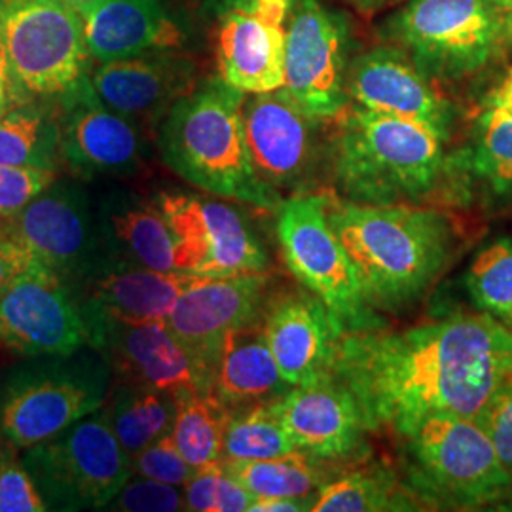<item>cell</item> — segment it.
Segmentation results:
<instances>
[{"instance_id":"6da1fadb","label":"cell","mask_w":512,"mask_h":512,"mask_svg":"<svg viewBox=\"0 0 512 512\" xmlns=\"http://www.w3.org/2000/svg\"><path fill=\"white\" fill-rule=\"evenodd\" d=\"M332 374L361 404L370 433L401 439L433 416L475 420L512 378V329L476 310L410 329L346 332Z\"/></svg>"},{"instance_id":"7a4b0ae2","label":"cell","mask_w":512,"mask_h":512,"mask_svg":"<svg viewBox=\"0 0 512 512\" xmlns=\"http://www.w3.org/2000/svg\"><path fill=\"white\" fill-rule=\"evenodd\" d=\"M327 217L368 306L382 313L418 304L458 251L456 222L431 205H363L327 192Z\"/></svg>"},{"instance_id":"3957f363","label":"cell","mask_w":512,"mask_h":512,"mask_svg":"<svg viewBox=\"0 0 512 512\" xmlns=\"http://www.w3.org/2000/svg\"><path fill=\"white\" fill-rule=\"evenodd\" d=\"M329 141L330 177L340 198L363 205H429L454 194L446 139L414 122L349 103Z\"/></svg>"},{"instance_id":"277c9868","label":"cell","mask_w":512,"mask_h":512,"mask_svg":"<svg viewBox=\"0 0 512 512\" xmlns=\"http://www.w3.org/2000/svg\"><path fill=\"white\" fill-rule=\"evenodd\" d=\"M243 103L245 93L220 76L198 82L158 124V150L175 175L205 194L277 211L285 198L256 175Z\"/></svg>"},{"instance_id":"5b68a950","label":"cell","mask_w":512,"mask_h":512,"mask_svg":"<svg viewBox=\"0 0 512 512\" xmlns=\"http://www.w3.org/2000/svg\"><path fill=\"white\" fill-rule=\"evenodd\" d=\"M399 440V476L421 511H475L512 495V478L475 420L433 416Z\"/></svg>"},{"instance_id":"8992f818","label":"cell","mask_w":512,"mask_h":512,"mask_svg":"<svg viewBox=\"0 0 512 512\" xmlns=\"http://www.w3.org/2000/svg\"><path fill=\"white\" fill-rule=\"evenodd\" d=\"M112 368L99 349L35 357L0 382V439L27 450L97 412L109 395Z\"/></svg>"},{"instance_id":"52a82bcc","label":"cell","mask_w":512,"mask_h":512,"mask_svg":"<svg viewBox=\"0 0 512 512\" xmlns=\"http://www.w3.org/2000/svg\"><path fill=\"white\" fill-rule=\"evenodd\" d=\"M433 82L482 71L511 42L512 14L486 0H408L380 27Z\"/></svg>"},{"instance_id":"ba28073f","label":"cell","mask_w":512,"mask_h":512,"mask_svg":"<svg viewBox=\"0 0 512 512\" xmlns=\"http://www.w3.org/2000/svg\"><path fill=\"white\" fill-rule=\"evenodd\" d=\"M275 234L285 266L296 281L321 298L342 332L384 329L361 291L348 251L330 226L327 192H302L277 207Z\"/></svg>"},{"instance_id":"9c48e42d","label":"cell","mask_w":512,"mask_h":512,"mask_svg":"<svg viewBox=\"0 0 512 512\" xmlns=\"http://www.w3.org/2000/svg\"><path fill=\"white\" fill-rule=\"evenodd\" d=\"M0 33L29 101H57L90 76L84 21L65 0H0Z\"/></svg>"},{"instance_id":"30bf717a","label":"cell","mask_w":512,"mask_h":512,"mask_svg":"<svg viewBox=\"0 0 512 512\" xmlns=\"http://www.w3.org/2000/svg\"><path fill=\"white\" fill-rule=\"evenodd\" d=\"M21 461L50 511L107 509L129 478L131 456L101 408L52 439L25 450Z\"/></svg>"},{"instance_id":"8fae6325","label":"cell","mask_w":512,"mask_h":512,"mask_svg":"<svg viewBox=\"0 0 512 512\" xmlns=\"http://www.w3.org/2000/svg\"><path fill=\"white\" fill-rule=\"evenodd\" d=\"M154 200L173 230L177 272L228 277L270 270L266 247L236 205L183 190L158 192Z\"/></svg>"},{"instance_id":"7c38bea8","label":"cell","mask_w":512,"mask_h":512,"mask_svg":"<svg viewBox=\"0 0 512 512\" xmlns=\"http://www.w3.org/2000/svg\"><path fill=\"white\" fill-rule=\"evenodd\" d=\"M285 31L283 90L311 116L336 120L349 105V19L323 0H291Z\"/></svg>"},{"instance_id":"4fadbf2b","label":"cell","mask_w":512,"mask_h":512,"mask_svg":"<svg viewBox=\"0 0 512 512\" xmlns=\"http://www.w3.org/2000/svg\"><path fill=\"white\" fill-rule=\"evenodd\" d=\"M2 232L18 238L73 289L110 264L97 205L74 181L55 179Z\"/></svg>"},{"instance_id":"5bb4252c","label":"cell","mask_w":512,"mask_h":512,"mask_svg":"<svg viewBox=\"0 0 512 512\" xmlns=\"http://www.w3.org/2000/svg\"><path fill=\"white\" fill-rule=\"evenodd\" d=\"M243 122L258 179L281 196L310 192L321 165L329 160V143H321L323 120L308 114L281 88L245 95Z\"/></svg>"},{"instance_id":"9a60e30c","label":"cell","mask_w":512,"mask_h":512,"mask_svg":"<svg viewBox=\"0 0 512 512\" xmlns=\"http://www.w3.org/2000/svg\"><path fill=\"white\" fill-rule=\"evenodd\" d=\"M0 344L19 357H65L90 346L78 294L37 262L0 296Z\"/></svg>"},{"instance_id":"2e32d148","label":"cell","mask_w":512,"mask_h":512,"mask_svg":"<svg viewBox=\"0 0 512 512\" xmlns=\"http://www.w3.org/2000/svg\"><path fill=\"white\" fill-rule=\"evenodd\" d=\"M61 162L76 177H131L147 158L143 128L109 109L93 92L90 76L55 101Z\"/></svg>"},{"instance_id":"e0dca14e","label":"cell","mask_w":512,"mask_h":512,"mask_svg":"<svg viewBox=\"0 0 512 512\" xmlns=\"http://www.w3.org/2000/svg\"><path fill=\"white\" fill-rule=\"evenodd\" d=\"M275 416L291 435L298 452L334 467L365 461L368 425L355 395L334 374L294 385L272 403Z\"/></svg>"},{"instance_id":"ac0fdd59","label":"cell","mask_w":512,"mask_h":512,"mask_svg":"<svg viewBox=\"0 0 512 512\" xmlns=\"http://www.w3.org/2000/svg\"><path fill=\"white\" fill-rule=\"evenodd\" d=\"M270 275L203 277L181 294L167 327L181 340L213 380V370L230 332L256 323L268 302Z\"/></svg>"},{"instance_id":"d6986e66","label":"cell","mask_w":512,"mask_h":512,"mask_svg":"<svg viewBox=\"0 0 512 512\" xmlns=\"http://www.w3.org/2000/svg\"><path fill=\"white\" fill-rule=\"evenodd\" d=\"M348 95L351 105L414 122L446 141L452 135L454 105L421 73L412 57L393 44L351 59Z\"/></svg>"},{"instance_id":"ffe728a7","label":"cell","mask_w":512,"mask_h":512,"mask_svg":"<svg viewBox=\"0 0 512 512\" xmlns=\"http://www.w3.org/2000/svg\"><path fill=\"white\" fill-rule=\"evenodd\" d=\"M90 346L103 353L116 380L173 395L183 389L211 393V376L165 321L101 323L90 330Z\"/></svg>"},{"instance_id":"44dd1931","label":"cell","mask_w":512,"mask_h":512,"mask_svg":"<svg viewBox=\"0 0 512 512\" xmlns=\"http://www.w3.org/2000/svg\"><path fill=\"white\" fill-rule=\"evenodd\" d=\"M291 0H256L219 16L217 71L245 95L285 86V27Z\"/></svg>"},{"instance_id":"7402d4cb","label":"cell","mask_w":512,"mask_h":512,"mask_svg":"<svg viewBox=\"0 0 512 512\" xmlns=\"http://www.w3.org/2000/svg\"><path fill=\"white\" fill-rule=\"evenodd\" d=\"M262 327L275 363L293 387L332 374L334 355L344 332L321 298L304 287L270 294Z\"/></svg>"},{"instance_id":"603a6c76","label":"cell","mask_w":512,"mask_h":512,"mask_svg":"<svg viewBox=\"0 0 512 512\" xmlns=\"http://www.w3.org/2000/svg\"><path fill=\"white\" fill-rule=\"evenodd\" d=\"M90 84L109 109L141 128H158L173 103L196 88L198 69L181 52H158L99 63Z\"/></svg>"},{"instance_id":"cb8c5ba5","label":"cell","mask_w":512,"mask_h":512,"mask_svg":"<svg viewBox=\"0 0 512 512\" xmlns=\"http://www.w3.org/2000/svg\"><path fill=\"white\" fill-rule=\"evenodd\" d=\"M202 279L203 275L110 262L74 291L92 330L101 323L167 321L181 294Z\"/></svg>"},{"instance_id":"d4e9b609","label":"cell","mask_w":512,"mask_h":512,"mask_svg":"<svg viewBox=\"0 0 512 512\" xmlns=\"http://www.w3.org/2000/svg\"><path fill=\"white\" fill-rule=\"evenodd\" d=\"M78 12L88 52L97 63L181 52L186 42L183 23L162 0H99Z\"/></svg>"},{"instance_id":"484cf974","label":"cell","mask_w":512,"mask_h":512,"mask_svg":"<svg viewBox=\"0 0 512 512\" xmlns=\"http://www.w3.org/2000/svg\"><path fill=\"white\" fill-rule=\"evenodd\" d=\"M97 215L110 262L177 272L173 230L154 198L110 192L97 203Z\"/></svg>"},{"instance_id":"4316f807","label":"cell","mask_w":512,"mask_h":512,"mask_svg":"<svg viewBox=\"0 0 512 512\" xmlns=\"http://www.w3.org/2000/svg\"><path fill=\"white\" fill-rule=\"evenodd\" d=\"M291 389L275 363L262 319L228 334L213 370L211 393L230 412L275 403Z\"/></svg>"},{"instance_id":"83f0119b","label":"cell","mask_w":512,"mask_h":512,"mask_svg":"<svg viewBox=\"0 0 512 512\" xmlns=\"http://www.w3.org/2000/svg\"><path fill=\"white\" fill-rule=\"evenodd\" d=\"M101 412L129 456H135L152 442L171 433L177 403L173 393L114 380Z\"/></svg>"},{"instance_id":"f1b7e54d","label":"cell","mask_w":512,"mask_h":512,"mask_svg":"<svg viewBox=\"0 0 512 512\" xmlns=\"http://www.w3.org/2000/svg\"><path fill=\"white\" fill-rule=\"evenodd\" d=\"M452 167L454 196L475 183L488 198L512 202V118L484 107L471 147L459 160H452Z\"/></svg>"},{"instance_id":"f546056e","label":"cell","mask_w":512,"mask_h":512,"mask_svg":"<svg viewBox=\"0 0 512 512\" xmlns=\"http://www.w3.org/2000/svg\"><path fill=\"white\" fill-rule=\"evenodd\" d=\"M61 164L55 101H27L0 116V165L57 173Z\"/></svg>"},{"instance_id":"4dcf8cb0","label":"cell","mask_w":512,"mask_h":512,"mask_svg":"<svg viewBox=\"0 0 512 512\" xmlns=\"http://www.w3.org/2000/svg\"><path fill=\"white\" fill-rule=\"evenodd\" d=\"M311 511H421V507L404 490L399 473L385 465H355L348 473H340L319 490Z\"/></svg>"},{"instance_id":"1f68e13d","label":"cell","mask_w":512,"mask_h":512,"mask_svg":"<svg viewBox=\"0 0 512 512\" xmlns=\"http://www.w3.org/2000/svg\"><path fill=\"white\" fill-rule=\"evenodd\" d=\"M255 497H317L319 490L340 475V469L304 452L255 461H220Z\"/></svg>"},{"instance_id":"d6a6232c","label":"cell","mask_w":512,"mask_h":512,"mask_svg":"<svg viewBox=\"0 0 512 512\" xmlns=\"http://www.w3.org/2000/svg\"><path fill=\"white\" fill-rule=\"evenodd\" d=\"M175 421L171 439L184 459L200 469L220 461L224 431L232 412L213 393L183 389L175 393Z\"/></svg>"},{"instance_id":"836d02e7","label":"cell","mask_w":512,"mask_h":512,"mask_svg":"<svg viewBox=\"0 0 512 512\" xmlns=\"http://www.w3.org/2000/svg\"><path fill=\"white\" fill-rule=\"evenodd\" d=\"M298 452L291 435L275 416L272 403L232 412L224 431L220 461H255Z\"/></svg>"},{"instance_id":"e575fe53","label":"cell","mask_w":512,"mask_h":512,"mask_svg":"<svg viewBox=\"0 0 512 512\" xmlns=\"http://www.w3.org/2000/svg\"><path fill=\"white\" fill-rule=\"evenodd\" d=\"M463 285L476 310L503 323L512 317V239H497L482 249L463 277Z\"/></svg>"},{"instance_id":"d590c367","label":"cell","mask_w":512,"mask_h":512,"mask_svg":"<svg viewBox=\"0 0 512 512\" xmlns=\"http://www.w3.org/2000/svg\"><path fill=\"white\" fill-rule=\"evenodd\" d=\"M183 490L186 511H251L256 499L236 478L226 473L220 461L196 469Z\"/></svg>"},{"instance_id":"8d00e7d4","label":"cell","mask_w":512,"mask_h":512,"mask_svg":"<svg viewBox=\"0 0 512 512\" xmlns=\"http://www.w3.org/2000/svg\"><path fill=\"white\" fill-rule=\"evenodd\" d=\"M14 450L6 442L0 446V512L50 511L35 478Z\"/></svg>"},{"instance_id":"74e56055","label":"cell","mask_w":512,"mask_h":512,"mask_svg":"<svg viewBox=\"0 0 512 512\" xmlns=\"http://www.w3.org/2000/svg\"><path fill=\"white\" fill-rule=\"evenodd\" d=\"M55 179V171L0 165V232Z\"/></svg>"},{"instance_id":"f35d334b","label":"cell","mask_w":512,"mask_h":512,"mask_svg":"<svg viewBox=\"0 0 512 512\" xmlns=\"http://www.w3.org/2000/svg\"><path fill=\"white\" fill-rule=\"evenodd\" d=\"M109 511L175 512L186 511L184 490L152 478H129L126 486L107 505Z\"/></svg>"},{"instance_id":"ab89813d","label":"cell","mask_w":512,"mask_h":512,"mask_svg":"<svg viewBox=\"0 0 512 512\" xmlns=\"http://www.w3.org/2000/svg\"><path fill=\"white\" fill-rule=\"evenodd\" d=\"M131 471L133 475L160 480L179 488H184L186 482L196 473V469L175 446L171 435H165L131 456Z\"/></svg>"},{"instance_id":"60d3db41","label":"cell","mask_w":512,"mask_h":512,"mask_svg":"<svg viewBox=\"0 0 512 512\" xmlns=\"http://www.w3.org/2000/svg\"><path fill=\"white\" fill-rule=\"evenodd\" d=\"M475 421L492 440L499 461L512 478V378L495 391Z\"/></svg>"},{"instance_id":"b9f144b4","label":"cell","mask_w":512,"mask_h":512,"mask_svg":"<svg viewBox=\"0 0 512 512\" xmlns=\"http://www.w3.org/2000/svg\"><path fill=\"white\" fill-rule=\"evenodd\" d=\"M37 264L33 253L8 232H0V296L18 279Z\"/></svg>"},{"instance_id":"7bdbcfd3","label":"cell","mask_w":512,"mask_h":512,"mask_svg":"<svg viewBox=\"0 0 512 512\" xmlns=\"http://www.w3.org/2000/svg\"><path fill=\"white\" fill-rule=\"evenodd\" d=\"M27 101L29 99L21 92L18 80L12 71L8 52L4 46V38L0 33V116H4L6 112L16 109L18 105H23Z\"/></svg>"},{"instance_id":"ee69618b","label":"cell","mask_w":512,"mask_h":512,"mask_svg":"<svg viewBox=\"0 0 512 512\" xmlns=\"http://www.w3.org/2000/svg\"><path fill=\"white\" fill-rule=\"evenodd\" d=\"M315 497H256L251 512L311 511Z\"/></svg>"},{"instance_id":"f6af8a7d","label":"cell","mask_w":512,"mask_h":512,"mask_svg":"<svg viewBox=\"0 0 512 512\" xmlns=\"http://www.w3.org/2000/svg\"><path fill=\"white\" fill-rule=\"evenodd\" d=\"M486 109L495 110L503 116L512 118V67L505 74V78L501 80V84L490 93L488 101H486Z\"/></svg>"},{"instance_id":"bcb514c9","label":"cell","mask_w":512,"mask_h":512,"mask_svg":"<svg viewBox=\"0 0 512 512\" xmlns=\"http://www.w3.org/2000/svg\"><path fill=\"white\" fill-rule=\"evenodd\" d=\"M349 2L363 14H376V12L387 10L403 0H349Z\"/></svg>"},{"instance_id":"7dc6e473","label":"cell","mask_w":512,"mask_h":512,"mask_svg":"<svg viewBox=\"0 0 512 512\" xmlns=\"http://www.w3.org/2000/svg\"><path fill=\"white\" fill-rule=\"evenodd\" d=\"M256 0H207V6L220 16L228 10H238V8H249L253 6Z\"/></svg>"},{"instance_id":"c3c4849f","label":"cell","mask_w":512,"mask_h":512,"mask_svg":"<svg viewBox=\"0 0 512 512\" xmlns=\"http://www.w3.org/2000/svg\"><path fill=\"white\" fill-rule=\"evenodd\" d=\"M490 6H494L495 10L512 14V0H486Z\"/></svg>"},{"instance_id":"681fc988","label":"cell","mask_w":512,"mask_h":512,"mask_svg":"<svg viewBox=\"0 0 512 512\" xmlns=\"http://www.w3.org/2000/svg\"><path fill=\"white\" fill-rule=\"evenodd\" d=\"M67 4H71L74 6L76 10H82V8H86V6H92L95 2H99V0H65Z\"/></svg>"},{"instance_id":"f907efd6","label":"cell","mask_w":512,"mask_h":512,"mask_svg":"<svg viewBox=\"0 0 512 512\" xmlns=\"http://www.w3.org/2000/svg\"><path fill=\"white\" fill-rule=\"evenodd\" d=\"M505 325H507V327H511V329H512V317H509V319H507V321H505Z\"/></svg>"}]
</instances>
